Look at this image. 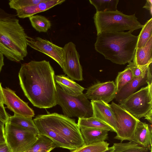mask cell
<instances>
[{
    "instance_id": "obj_1",
    "label": "cell",
    "mask_w": 152,
    "mask_h": 152,
    "mask_svg": "<svg viewBox=\"0 0 152 152\" xmlns=\"http://www.w3.org/2000/svg\"><path fill=\"white\" fill-rule=\"evenodd\" d=\"M55 72L49 61H31L22 64L18 72L23 93L34 106L48 108L56 104Z\"/></svg>"
},
{
    "instance_id": "obj_2",
    "label": "cell",
    "mask_w": 152,
    "mask_h": 152,
    "mask_svg": "<svg viewBox=\"0 0 152 152\" xmlns=\"http://www.w3.org/2000/svg\"><path fill=\"white\" fill-rule=\"evenodd\" d=\"M39 134L51 140L56 147L72 151L85 143L74 119L56 113L39 115L33 119Z\"/></svg>"
},
{
    "instance_id": "obj_3",
    "label": "cell",
    "mask_w": 152,
    "mask_h": 152,
    "mask_svg": "<svg viewBox=\"0 0 152 152\" xmlns=\"http://www.w3.org/2000/svg\"><path fill=\"white\" fill-rule=\"evenodd\" d=\"M138 37L129 31L102 33L97 35L95 49L105 59L124 65L132 60Z\"/></svg>"
},
{
    "instance_id": "obj_4",
    "label": "cell",
    "mask_w": 152,
    "mask_h": 152,
    "mask_svg": "<svg viewBox=\"0 0 152 152\" xmlns=\"http://www.w3.org/2000/svg\"><path fill=\"white\" fill-rule=\"evenodd\" d=\"M16 16L0 18V52L19 62L28 55V36Z\"/></svg>"
},
{
    "instance_id": "obj_5",
    "label": "cell",
    "mask_w": 152,
    "mask_h": 152,
    "mask_svg": "<svg viewBox=\"0 0 152 152\" xmlns=\"http://www.w3.org/2000/svg\"><path fill=\"white\" fill-rule=\"evenodd\" d=\"M93 18L97 35L103 32H124L126 30L132 33L143 26L138 21L135 14L127 15L117 10L96 12Z\"/></svg>"
},
{
    "instance_id": "obj_6",
    "label": "cell",
    "mask_w": 152,
    "mask_h": 152,
    "mask_svg": "<svg viewBox=\"0 0 152 152\" xmlns=\"http://www.w3.org/2000/svg\"><path fill=\"white\" fill-rule=\"evenodd\" d=\"M56 104L61 107L64 115L69 118H86L93 116L91 102L83 94L77 96L68 94L56 85Z\"/></svg>"
},
{
    "instance_id": "obj_7",
    "label": "cell",
    "mask_w": 152,
    "mask_h": 152,
    "mask_svg": "<svg viewBox=\"0 0 152 152\" xmlns=\"http://www.w3.org/2000/svg\"><path fill=\"white\" fill-rule=\"evenodd\" d=\"M152 84L135 92L119 104L135 118L139 120L152 111Z\"/></svg>"
},
{
    "instance_id": "obj_8",
    "label": "cell",
    "mask_w": 152,
    "mask_h": 152,
    "mask_svg": "<svg viewBox=\"0 0 152 152\" xmlns=\"http://www.w3.org/2000/svg\"><path fill=\"white\" fill-rule=\"evenodd\" d=\"M5 141L12 152L28 151L37 139L34 133L7 122L4 126Z\"/></svg>"
},
{
    "instance_id": "obj_9",
    "label": "cell",
    "mask_w": 152,
    "mask_h": 152,
    "mask_svg": "<svg viewBox=\"0 0 152 152\" xmlns=\"http://www.w3.org/2000/svg\"><path fill=\"white\" fill-rule=\"evenodd\" d=\"M110 106L115 115L119 130L115 137V139L132 141L138 121L137 119L122 108L119 104L112 102Z\"/></svg>"
},
{
    "instance_id": "obj_10",
    "label": "cell",
    "mask_w": 152,
    "mask_h": 152,
    "mask_svg": "<svg viewBox=\"0 0 152 152\" xmlns=\"http://www.w3.org/2000/svg\"><path fill=\"white\" fill-rule=\"evenodd\" d=\"M63 50L62 69L64 72L72 80H83V70L80 62V56L75 44L69 42L64 45Z\"/></svg>"
},
{
    "instance_id": "obj_11",
    "label": "cell",
    "mask_w": 152,
    "mask_h": 152,
    "mask_svg": "<svg viewBox=\"0 0 152 152\" xmlns=\"http://www.w3.org/2000/svg\"><path fill=\"white\" fill-rule=\"evenodd\" d=\"M117 93L113 81L98 83L89 87L85 94L88 99L108 104L115 99Z\"/></svg>"
},
{
    "instance_id": "obj_12",
    "label": "cell",
    "mask_w": 152,
    "mask_h": 152,
    "mask_svg": "<svg viewBox=\"0 0 152 152\" xmlns=\"http://www.w3.org/2000/svg\"><path fill=\"white\" fill-rule=\"evenodd\" d=\"M28 45L35 50L45 54L56 62L62 68L63 65V48L40 37H28Z\"/></svg>"
},
{
    "instance_id": "obj_13",
    "label": "cell",
    "mask_w": 152,
    "mask_h": 152,
    "mask_svg": "<svg viewBox=\"0 0 152 152\" xmlns=\"http://www.w3.org/2000/svg\"><path fill=\"white\" fill-rule=\"evenodd\" d=\"M2 89L4 103L14 113V115L30 118L34 117L35 114L34 110L14 91L7 87Z\"/></svg>"
},
{
    "instance_id": "obj_14",
    "label": "cell",
    "mask_w": 152,
    "mask_h": 152,
    "mask_svg": "<svg viewBox=\"0 0 152 152\" xmlns=\"http://www.w3.org/2000/svg\"><path fill=\"white\" fill-rule=\"evenodd\" d=\"M145 84L148 85L152 84V63L142 75L139 77H134L117 93L115 98L116 101L120 104Z\"/></svg>"
},
{
    "instance_id": "obj_15",
    "label": "cell",
    "mask_w": 152,
    "mask_h": 152,
    "mask_svg": "<svg viewBox=\"0 0 152 152\" xmlns=\"http://www.w3.org/2000/svg\"><path fill=\"white\" fill-rule=\"evenodd\" d=\"M93 117L105 124L117 133L119 130L118 122L110 104L102 101L91 100Z\"/></svg>"
},
{
    "instance_id": "obj_16",
    "label": "cell",
    "mask_w": 152,
    "mask_h": 152,
    "mask_svg": "<svg viewBox=\"0 0 152 152\" xmlns=\"http://www.w3.org/2000/svg\"><path fill=\"white\" fill-rule=\"evenodd\" d=\"M65 1V0H43L38 4L16 10V15L20 18H29L37 13L44 12L55 6L61 4Z\"/></svg>"
},
{
    "instance_id": "obj_17",
    "label": "cell",
    "mask_w": 152,
    "mask_h": 152,
    "mask_svg": "<svg viewBox=\"0 0 152 152\" xmlns=\"http://www.w3.org/2000/svg\"><path fill=\"white\" fill-rule=\"evenodd\" d=\"M151 126L140 120L136 126L132 140L152 150Z\"/></svg>"
},
{
    "instance_id": "obj_18",
    "label": "cell",
    "mask_w": 152,
    "mask_h": 152,
    "mask_svg": "<svg viewBox=\"0 0 152 152\" xmlns=\"http://www.w3.org/2000/svg\"><path fill=\"white\" fill-rule=\"evenodd\" d=\"M55 80L61 89L68 94L77 96L82 94L85 89L83 87L63 75H55Z\"/></svg>"
},
{
    "instance_id": "obj_19",
    "label": "cell",
    "mask_w": 152,
    "mask_h": 152,
    "mask_svg": "<svg viewBox=\"0 0 152 152\" xmlns=\"http://www.w3.org/2000/svg\"><path fill=\"white\" fill-rule=\"evenodd\" d=\"M152 48V36L144 47L136 48L132 62L140 66H146L151 63Z\"/></svg>"
},
{
    "instance_id": "obj_20",
    "label": "cell",
    "mask_w": 152,
    "mask_h": 152,
    "mask_svg": "<svg viewBox=\"0 0 152 152\" xmlns=\"http://www.w3.org/2000/svg\"><path fill=\"white\" fill-rule=\"evenodd\" d=\"M85 145L104 141L108 139L107 130L90 128L80 129Z\"/></svg>"
},
{
    "instance_id": "obj_21",
    "label": "cell",
    "mask_w": 152,
    "mask_h": 152,
    "mask_svg": "<svg viewBox=\"0 0 152 152\" xmlns=\"http://www.w3.org/2000/svg\"><path fill=\"white\" fill-rule=\"evenodd\" d=\"M7 122L31 132L37 136L39 135L37 129L32 118L14 115L9 116Z\"/></svg>"
},
{
    "instance_id": "obj_22",
    "label": "cell",
    "mask_w": 152,
    "mask_h": 152,
    "mask_svg": "<svg viewBox=\"0 0 152 152\" xmlns=\"http://www.w3.org/2000/svg\"><path fill=\"white\" fill-rule=\"evenodd\" d=\"M113 152H152V150L133 141L126 143H115Z\"/></svg>"
},
{
    "instance_id": "obj_23",
    "label": "cell",
    "mask_w": 152,
    "mask_h": 152,
    "mask_svg": "<svg viewBox=\"0 0 152 152\" xmlns=\"http://www.w3.org/2000/svg\"><path fill=\"white\" fill-rule=\"evenodd\" d=\"M36 141L28 151L31 152H50L56 147L53 141L47 137L39 134Z\"/></svg>"
},
{
    "instance_id": "obj_24",
    "label": "cell",
    "mask_w": 152,
    "mask_h": 152,
    "mask_svg": "<svg viewBox=\"0 0 152 152\" xmlns=\"http://www.w3.org/2000/svg\"><path fill=\"white\" fill-rule=\"evenodd\" d=\"M77 124L80 129L90 128L114 132L109 126L93 116L86 118H78Z\"/></svg>"
},
{
    "instance_id": "obj_25",
    "label": "cell",
    "mask_w": 152,
    "mask_h": 152,
    "mask_svg": "<svg viewBox=\"0 0 152 152\" xmlns=\"http://www.w3.org/2000/svg\"><path fill=\"white\" fill-rule=\"evenodd\" d=\"M29 19L32 27L39 32H46L51 27L50 20L43 16L34 15Z\"/></svg>"
},
{
    "instance_id": "obj_26",
    "label": "cell",
    "mask_w": 152,
    "mask_h": 152,
    "mask_svg": "<svg viewBox=\"0 0 152 152\" xmlns=\"http://www.w3.org/2000/svg\"><path fill=\"white\" fill-rule=\"evenodd\" d=\"M89 1L95 7L96 12H100L116 10L119 0H90Z\"/></svg>"
},
{
    "instance_id": "obj_27",
    "label": "cell",
    "mask_w": 152,
    "mask_h": 152,
    "mask_svg": "<svg viewBox=\"0 0 152 152\" xmlns=\"http://www.w3.org/2000/svg\"><path fill=\"white\" fill-rule=\"evenodd\" d=\"M136 48L144 47L150 37L152 36V18L147 21L143 25L142 30L138 36Z\"/></svg>"
},
{
    "instance_id": "obj_28",
    "label": "cell",
    "mask_w": 152,
    "mask_h": 152,
    "mask_svg": "<svg viewBox=\"0 0 152 152\" xmlns=\"http://www.w3.org/2000/svg\"><path fill=\"white\" fill-rule=\"evenodd\" d=\"M134 77L131 70L127 66L124 71L118 72L115 82L117 93Z\"/></svg>"
},
{
    "instance_id": "obj_29",
    "label": "cell",
    "mask_w": 152,
    "mask_h": 152,
    "mask_svg": "<svg viewBox=\"0 0 152 152\" xmlns=\"http://www.w3.org/2000/svg\"><path fill=\"white\" fill-rule=\"evenodd\" d=\"M109 144L105 141L88 145H84L70 152H101L107 150Z\"/></svg>"
},
{
    "instance_id": "obj_30",
    "label": "cell",
    "mask_w": 152,
    "mask_h": 152,
    "mask_svg": "<svg viewBox=\"0 0 152 152\" xmlns=\"http://www.w3.org/2000/svg\"><path fill=\"white\" fill-rule=\"evenodd\" d=\"M43 0H10L8 4L10 8L16 10L27 6L36 4Z\"/></svg>"
},
{
    "instance_id": "obj_31",
    "label": "cell",
    "mask_w": 152,
    "mask_h": 152,
    "mask_svg": "<svg viewBox=\"0 0 152 152\" xmlns=\"http://www.w3.org/2000/svg\"><path fill=\"white\" fill-rule=\"evenodd\" d=\"M128 64L127 67L131 69L134 77H139L142 75L146 71L151 64L146 66H140L132 61Z\"/></svg>"
},
{
    "instance_id": "obj_32",
    "label": "cell",
    "mask_w": 152,
    "mask_h": 152,
    "mask_svg": "<svg viewBox=\"0 0 152 152\" xmlns=\"http://www.w3.org/2000/svg\"><path fill=\"white\" fill-rule=\"evenodd\" d=\"M9 117L4 105L0 104V121L5 123L7 121Z\"/></svg>"
},
{
    "instance_id": "obj_33",
    "label": "cell",
    "mask_w": 152,
    "mask_h": 152,
    "mask_svg": "<svg viewBox=\"0 0 152 152\" xmlns=\"http://www.w3.org/2000/svg\"><path fill=\"white\" fill-rule=\"evenodd\" d=\"M0 152H12L5 140L0 141Z\"/></svg>"
},
{
    "instance_id": "obj_34",
    "label": "cell",
    "mask_w": 152,
    "mask_h": 152,
    "mask_svg": "<svg viewBox=\"0 0 152 152\" xmlns=\"http://www.w3.org/2000/svg\"><path fill=\"white\" fill-rule=\"evenodd\" d=\"M5 123L0 121V141L5 140L4 135Z\"/></svg>"
},
{
    "instance_id": "obj_35",
    "label": "cell",
    "mask_w": 152,
    "mask_h": 152,
    "mask_svg": "<svg viewBox=\"0 0 152 152\" xmlns=\"http://www.w3.org/2000/svg\"><path fill=\"white\" fill-rule=\"evenodd\" d=\"M15 15L8 13L0 7V18L13 16Z\"/></svg>"
},
{
    "instance_id": "obj_36",
    "label": "cell",
    "mask_w": 152,
    "mask_h": 152,
    "mask_svg": "<svg viewBox=\"0 0 152 152\" xmlns=\"http://www.w3.org/2000/svg\"><path fill=\"white\" fill-rule=\"evenodd\" d=\"M152 0H147L145 4L143 7V8H145L147 10H149L150 14L152 15Z\"/></svg>"
},
{
    "instance_id": "obj_37",
    "label": "cell",
    "mask_w": 152,
    "mask_h": 152,
    "mask_svg": "<svg viewBox=\"0 0 152 152\" xmlns=\"http://www.w3.org/2000/svg\"><path fill=\"white\" fill-rule=\"evenodd\" d=\"M3 88L0 83V104L4 105L3 95Z\"/></svg>"
},
{
    "instance_id": "obj_38",
    "label": "cell",
    "mask_w": 152,
    "mask_h": 152,
    "mask_svg": "<svg viewBox=\"0 0 152 152\" xmlns=\"http://www.w3.org/2000/svg\"><path fill=\"white\" fill-rule=\"evenodd\" d=\"M152 112L150 111L145 117V119L147 120L151 125L152 123Z\"/></svg>"
},
{
    "instance_id": "obj_39",
    "label": "cell",
    "mask_w": 152,
    "mask_h": 152,
    "mask_svg": "<svg viewBox=\"0 0 152 152\" xmlns=\"http://www.w3.org/2000/svg\"><path fill=\"white\" fill-rule=\"evenodd\" d=\"M4 55L1 53L0 52V73L3 66L4 65Z\"/></svg>"
},
{
    "instance_id": "obj_40",
    "label": "cell",
    "mask_w": 152,
    "mask_h": 152,
    "mask_svg": "<svg viewBox=\"0 0 152 152\" xmlns=\"http://www.w3.org/2000/svg\"><path fill=\"white\" fill-rule=\"evenodd\" d=\"M113 150L114 147L113 146L112 147H109L107 150L101 152H113Z\"/></svg>"
},
{
    "instance_id": "obj_41",
    "label": "cell",
    "mask_w": 152,
    "mask_h": 152,
    "mask_svg": "<svg viewBox=\"0 0 152 152\" xmlns=\"http://www.w3.org/2000/svg\"><path fill=\"white\" fill-rule=\"evenodd\" d=\"M25 152H31L30 151H27Z\"/></svg>"
}]
</instances>
